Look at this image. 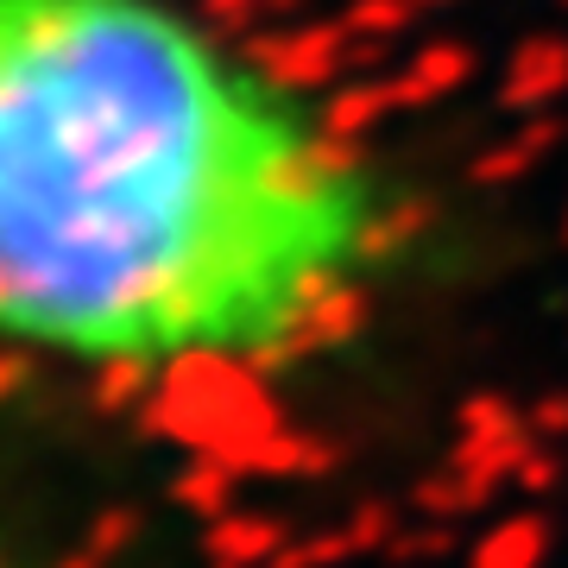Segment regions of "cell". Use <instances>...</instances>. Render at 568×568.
I'll return each instance as SVG.
<instances>
[{
	"mask_svg": "<svg viewBox=\"0 0 568 568\" xmlns=\"http://www.w3.org/2000/svg\"><path fill=\"white\" fill-rule=\"evenodd\" d=\"M386 196L164 0H0V342L114 373L323 347Z\"/></svg>",
	"mask_w": 568,
	"mask_h": 568,
	"instance_id": "obj_1",
	"label": "cell"
},
{
	"mask_svg": "<svg viewBox=\"0 0 568 568\" xmlns=\"http://www.w3.org/2000/svg\"><path fill=\"white\" fill-rule=\"evenodd\" d=\"M284 544H291V530L272 518H215L203 537V556L215 568H272Z\"/></svg>",
	"mask_w": 568,
	"mask_h": 568,
	"instance_id": "obj_2",
	"label": "cell"
},
{
	"mask_svg": "<svg viewBox=\"0 0 568 568\" xmlns=\"http://www.w3.org/2000/svg\"><path fill=\"white\" fill-rule=\"evenodd\" d=\"M544 556H549V525L537 511H525V518L493 525L480 544L467 549V568H544Z\"/></svg>",
	"mask_w": 568,
	"mask_h": 568,
	"instance_id": "obj_3",
	"label": "cell"
},
{
	"mask_svg": "<svg viewBox=\"0 0 568 568\" xmlns=\"http://www.w3.org/2000/svg\"><path fill=\"white\" fill-rule=\"evenodd\" d=\"M183 506L222 511L227 506V480H222V474H190V480H183Z\"/></svg>",
	"mask_w": 568,
	"mask_h": 568,
	"instance_id": "obj_4",
	"label": "cell"
}]
</instances>
